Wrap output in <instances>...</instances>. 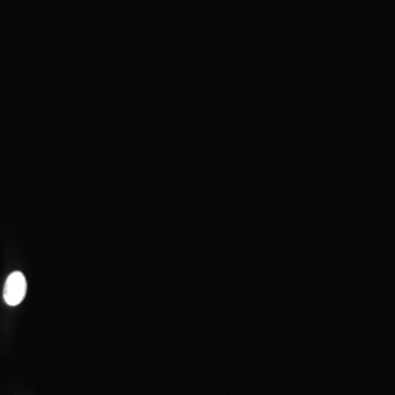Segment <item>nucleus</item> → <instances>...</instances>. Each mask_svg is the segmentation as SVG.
Masks as SVG:
<instances>
[{"instance_id": "nucleus-1", "label": "nucleus", "mask_w": 395, "mask_h": 395, "mask_svg": "<svg viewBox=\"0 0 395 395\" xmlns=\"http://www.w3.org/2000/svg\"><path fill=\"white\" fill-rule=\"evenodd\" d=\"M26 276L21 271H13L9 275L3 287V300L10 307H17L26 298Z\"/></svg>"}]
</instances>
